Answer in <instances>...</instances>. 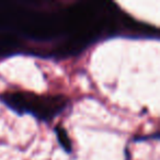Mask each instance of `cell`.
<instances>
[{
    "label": "cell",
    "instance_id": "obj_2",
    "mask_svg": "<svg viewBox=\"0 0 160 160\" xmlns=\"http://www.w3.org/2000/svg\"><path fill=\"white\" fill-rule=\"evenodd\" d=\"M55 133L57 136L58 142L60 144V146L67 151V152H70L71 151V142L69 139L68 135H67V132L65 131V128L60 126H57L55 128Z\"/></svg>",
    "mask_w": 160,
    "mask_h": 160
},
{
    "label": "cell",
    "instance_id": "obj_1",
    "mask_svg": "<svg viewBox=\"0 0 160 160\" xmlns=\"http://www.w3.org/2000/svg\"><path fill=\"white\" fill-rule=\"evenodd\" d=\"M1 100L17 113L22 114L28 112V100L23 94L20 93H11L7 96L1 97Z\"/></svg>",
    "mask_w": 160,
    "mask_h": 160
}]
</instances>
